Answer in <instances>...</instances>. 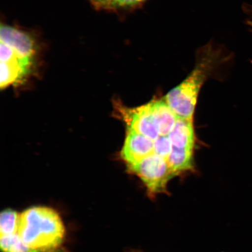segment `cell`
Here are the masks:
<instances>
[{
    "mask_svg": "<svg viewBox=\"0 0 252 252\" xmlns=\"http://www.w3.org/2000/svg\"><path fill=\"white\" fill-rule=\"evenodd\" d=\"M1 42L11 47L20 56L32 59L35 52L34 40L29 34L17 28L1 25Z\"/></svg>",
    "mask_w": 252,
    "mask_h": 252,
    "instance_id": "cell-6",
    "label": "cell"
},
{
    "mask_svg": "<svg viewBox=\"0 0 252 252\" xmlns=\"http://www.w3.org/2000/svg\"><path fill=\"white\" fill-rule=\"evenodd\" d=\"M18 234L25 244L36 252H56L64 242L65 229L55 210L34 206L21 214Z\"/></svg>",
    "mask_w": 252,
    "mask_h": 252,
    "instance_id": "cell-1",
    "label": "cell"
},
{
    "mask_svg": "<svg viewBox=\"0 0 252 252\" xmlns=\"http://www.w3.org/2000/svg\"><path fill=\"white\" fill-rule=\"evenodd\" d=\"M128 168L143 183L151 199L160 194H168V182L175 177L167 160L154 153Z\"/></svg>",
    "mask_w": 252,
    "mask_h": 252,
    "instance_id": "cell-3",
    "label": "cell"
},
{
    "mask_svg": "<svg viewBox=\"0 0 252 252\" xmlns=\"http://www.w3.org/2000/svg\"><path fill=\"white\" fill-rule=\"evenodd\" d=\"M93 4L99 8H112L115 0H90Z\"/></svg>",
    "mask_w": 252,
    "mask_h": 252,
    "instance_id": "cell-15",
    "label": "cell"
},
{
    "mask_svg": "<svg viewBox=\"0 0 252 252\" xmlns=\"http://www.w3.org/2000/svg\"><path fill=\"white\" fill-rule=\"evenodd\" d=\"M120 117L127 129L137 132L154 141L160 135L151 112V102L137 108H130L120 105L117 107Z\"/></svg>",
    "mask_w": 252,
    "mask_h": 252,
    "instance_id": "cell-4",
    "label": "cell"
},
{
    "mask_svg": "<svg viewBox=\"0 0 252 252\" xmlns=\"http://www.w3.org/2000/svg\"><path fill=\"white\" fill-rule=\"evenodd\" d=\"M221 55L212 46L204 47L188 77L165 96V101L178 117L192 120L198 93L205 81L220 64Z\"/></svg>",
    "mask_w": 252,
    "mask_h": 252,
    "instance_id": "cell-2",
    "label": "cell"
},
{
    "mask_svg": "<svg viewBox=\"0 0 252 252\" xmlns=\"http://www.w3.org/2000/svg\"><path fill=\"white\" fill-rule=\"evenodd\" d=\"M146 0H115L112 8H128L139 5Z\"/></svg>",
    "mask_w": 252,
    "mask_h": 252,
    "instance_id": "cell-14",
    "label": "cell"
},
{
    "mask_svg": "<svg viewBox=\"0 0 252 252\" xmlns=\"http://www.w3.org/2000/svg\"><path fill=\"white\" fill-rule=\"evenodd\" d=\"M30 66L20 62H1V88L20 80L28 73Z\"/></svg>",
    "mask_w": 252,
    "mask_h": 252,
    "instance_id": "cell-10",
    "label": "cell"
},
{
    "mask_svg": "<svg viewBox=\"0 0 252 252\" xmlns=\"http://www.w3.org/2000/svg\"><path fill=\"white\" fill-rule=\"evenodd\" d=\"M168 163L175 176L191 171L193 168V150L179 149L172 146Z\"/></svg>",
    "mask_w": 252,
    "mask_h": 252,
    "instance_id": "cell-9",
    "label": "cell"
},
{
    "mask_svg": "<svg viewBox=\"0 0 252 252\" xmlns=\"http://www.w3.org/2000/svg\"><path fill=\"white\" fill-rule=\"evenodd\" d=\"M172 146L193 150L194 133L192 120L178 117L168 135Z\"/></svg>",
    "mask_w": 252,
    "mask_h": 252,
    "instance_id": "cell-8",
    "label": "cell"
},
{
    "mask_svg": "<svg viewBox=\"0 0 252 252\" xmlns=\"http://www.w3.org/2000/svg\"><path fill=\"white\" fill-rule=\"evenodd\" d=\"M21 214L13 210L3 211L0 216V234L9 235L18 233Z\"/></svg>",
    "mask_w": 252,
    "mask_h": 252,
    "instance_id": "cell-11",
    "label": "cell"
},
{
    "mask_svg": "<svg viewBox=\"0 0 252 252\" xmlns=\"http://www.w3.org/2000/svg\"><path fill=\"white\" fill-rule=\"evenodd\" d=\"M151 112L154 122L160 136H168L175 124L178 116L166 101L151 102Z\"/></svg>",
    "mask_w": 252,
    "mask_h": 252,
    "instance_id": "cell-7",
    "label": "cell"
},
{
    "mask_svg": "<svg viewBox=\"0 0 252 252\" xmlns=\"http://www.w3.org/2000/svg\"><path fill=\"white\" fill-rule=\"evenodd\" d=\"M250 24L251 25V27H252V21L250 22Z\"/></svg>",
    "mask_w": 252,
    "mask_h": 252,
    "instance_id": "cell-16",
    "label": "cell"
},
{
    "mask_svg": "<svg viewBox=\"0 0 252 252\" xmlns=\"http://www.w3.org/2000/svg\"><path fill=\"white\" fill-rule=\"evenodd\" d=\"M0 247L2 252H36L24 243L18 233L1 235Z\"/></svg>",
    "mask_w": 252,
    "mask_h": 252,
    "instance_id": "cell-12",
    "label": "cell"
},
{
    "mask_svg": "<svg viewBox=\"0 0 252 252\" xmlns=\"http://www.w3.org/2000/svg\"><path fill=\"white\" fill-rule=\"evenodd\" d=\"M172 145L168 136H160L154 141V153L163 158L168 161Z\"/></svg>",
    "mask_w": 252,
    "mask_h": 252,
    "instance_id": "cell-13",
    "label": "cell"
},
{
    "mask_svg": "<svg viewBox=\"0 0 252 252\" xmlns=\"http://www.w3.org/2000/svg\"><path fill=\"white\" fill-rule=\"evenodd\" d=\"M154 153V141L145 135L127 129V135L121 156L127 166L140 162Z\"/></svg>",
    "mask_w": 252,
    "mask_h": 252,
    "instance_id": "cell-5",
    "label": "cell"
}]
</instances>
